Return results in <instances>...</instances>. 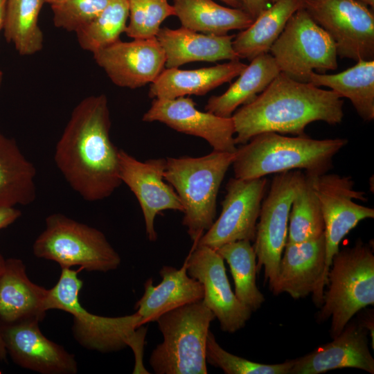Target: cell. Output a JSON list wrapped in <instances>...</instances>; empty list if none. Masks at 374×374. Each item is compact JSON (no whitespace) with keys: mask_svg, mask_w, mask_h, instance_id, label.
<instances>
[{"mask_svg":"<svg viewBox=\"0 0 374 374\" xmlns=\"http://www.w3.org/2000/svg\"><path fill=\"white\" fill-rule=\"evenodd\" d=\"M267 1H268V3H269V2L274 3L276 0H267Z\"/></svg>","mask_w":374,"mask_h":374,"instance_id":"bcb514c9","label":"cell"},{"mask_svg":"<svg viewBox=\"0 0 374 374\" xmlns=\"http://www.w3.org/2000/svg\"><path fill=\"white\" fill-rule=\"evenodd\" d=\"M246 66L239 60H235L192 70L166 68L150 84L148 94L153 99L203 96L238 76Z\"/></svg>","mask_w":374,"mask_h":374,"instance_id":"cb8c5ba5","label":"cell"},{"mask_svg":"<svg viewBox=\"0 0 374 374\" xmlns=\"http://www.w3.org/2000/svg\"><path fill=\"white\" fill-rule=\"evenodd\" d=\"M53 1H55V0H45V2L50 4V3H51Z\"/></svg>","mask_w":374,"mask_h":374,"instance_id":"f6af8a7d","label":"cell"},{"mask_svg":"<svg viewBox=\"0 0 374 374\" xmlns=\"http://www.w3.org/2000/svg\"><path fill=\"white\" fill-rule=\"evenodd\" d=\"M315 190L324 222L326 275L342 239L363 220L374 217V209L358 204L366 202L364 192L354 189L350 176L323 174L315 179Z\"/></svg>","mask_w":374,"mask_h":374,"instance_id":"4fadbf2b","label":"cell"},{"mask_svg":"<svg viewBox=\"0 0 374 374\" xmlns=\"http://www.w3.org/2000/svg\"><path fill=\"white\" fill-rule=\"evenodd\" d=\"M328 274V289L317 321L331 319L333 339L353 316L374 304V255L370 245L359 239L352 247L339 251L333 257Z\"/></svg>","mask_w":374,"mask_h":374,"instance_id":"52a82bcc","label":"cell"},{"mask_svg":"<svg viewBox=\"0 0 374 374\" xmlns=\"http://www.w3.org/2000/svg\"><path fill=\"white\" fill-rule=\"evenodd\" d=\"M7 355L8 353L2 337L0 325V360L6 361Z\"/></svg>","mask_w":374,"mask_h":374,"instance_id":"ab89813d","label":"cell"},{"mask_svg":"<svg viewBox=\"0 0 374 374\" xmlns=\"http://www.w3.org/2000/svg\"><path fill=\"white\" fill-rule=\"evenodd\" d=\"M234 157L213 150L199 157L166 158L164 179L179 197L182 224L194 244L215 221L219 189Z\"/></svg>","mask_w":374,"mask_h":374,"instance_id":"5b68a950","label":"cell"},{"mask_svg":"<svg viewBox=\"0 0 374 374\" xmlns=\"http://www.w3.org/2000/svg\"><path fill=\"white\" fill-rule=\"evenodd\" d=\"M184 262L188 275L202 285V302L217 319L221 330L233 333L244 328L252 311L233 292L224 259L217 251L194 245Z\"/></svg>","mask_w":374,"mask_h":374,"instance_id":"5bb4252c","label":"cell"},{"mask_svg":"<svg viewBox=\"0 0 374 374\" xmlns=\"http://www.w3.org/2000/svg\"><path fill=\"white\" fill-rule=\"evenodd\" d=\"M343 105L333 91L280 72L262 92L233 114L235 144H244L263 132L305 135V127L314 121L339 124Z\"/></svg>","mask_w":374,"mask_h":374,"instance_id":"7a4b0ae2","label":"cell"},{"mask_svg":"<svg viewBox=\"0 0 374 374\" xmlns=\"http://www.w3.org/2000/svg\"><path fill=\"white\" fill-rule=\"evenodd\" d=\"M111 119L104 94L82 99L57 142L54 161L70 187L88 202L109 197L122 184L119 149L110 139Z\"/></svg>","mask_w":374,"mask_h":374,"instance_id":"6da1fadb","label":"cell"},{"mask_svg":"<svg viewBox=\"0 0 374 374\" xmlns=\"http://www.w3.org/2000/svg\"><path fill=\"white\" fill-rule=\"evenodd\" d=\"M216 251L229 265L236 297L252 312L256 311L265 299L256 285L257 259L251 242H229Z\"/></svg>","mask_w":374,"mask_h":374,"instance_id":"4dcf8cb0","label":"cell"},{"mask_svg":"<svg viewBox=\"0 0 374 374\" xmlns=\"http://www.w3.org/2000/svg\"><path fill=\"white\" fill-rule=\"evenodd\" d=\"M243 9L255 19L269 7L267 0H242Z\"/></svg>","mask_w":374,"mask_h":374,"instance_id":"74e56055","label":"cell"},{"mask_svg":"<svg viewBox=\"0 0 374 374\" xmlns=\"http://www.w3.org/2000/svg\"><path fill=\"white\" fill-rule=\"evenodd\" d=\"M305 0H276L262 11L247 28L234 37L232 46L239 58L251 61L269 53L291 16L304 6Z\"/></svg>","mask_w":374,"mask_h":374,"instance_id":"4316f807","label":"cell"},{"mask_svg":"<svg viewBox=\"0 0 374 374\" xmlns=\"http://www.w3.org/2000/svg\"><path fill=\"white\" fill-rule=\"evenodd\" d=\"M368 334L361 319L350 321L331 342L293 359L290 374H319L344 368L373 374L374 358L369 350Z\"/></svg>","mask_w":374,"mask_h":374,"instance_id":"ffe728a7","label":"cell"},{"mask_svg":"<svg viewBox=\"0 0 374 374\" xmlns=\"http://www.w3.org/2000/svg\"><path fill=\"white\" fill-rule=\"evenodd\" d=\"M33 251L36 257L56 262L61 268L77 265L89 271L107 272L121 262L102 231L60 213L46 218Z\"/></svg>","mask_w":374,"mask_h":374,"instance_id":"ba28073f","label":"cell"},{"mask_svg":"<svg viewBox=\"0 0 374 374\" xmlns=\"http://www.w3.org/2000/svg\"><path fill=\"white\" fill-rule=\"evenodd\" d=\"M269 51L280 73L303 82H309L317 71L335 70L337 54L334 41L303 7L287 21Z\"/></svg>","mask_w":374,"mask_h":374,"instance_id":"9c48e42d","label":"cell"},{"mask_svg":"<svg viewBox=\"0 0 374 374\" xmlns=\"http://www.w3.org/2000/svg\"><path fill=\"white\" fill-rule=\"evenodd\" d=\"M172 6L182 27L205 34L244 30L254 20L244 9L224 7L213 0H173Z\"/></svg>","mask_w":374,"mask_h":374,"instance_id":"83f0119b","label":"cell"},{"mask_svg":"<svg viewBox=\"0 0 374 374\" xmlns=\"http://www.w3.org/2000/svg\"><path fill=\"white\" fill-rule=\"evenodd\" d=\"M215 319L202 300L172 310L156 322L163 341L149 362L157 374H206V346L211 323Z\"/></svg>","mask_w":374,"mask_h":374,"instance_id":"8992f818","label":"cell"},{"mask_svg":"<svg viewBox=\"0 0 374 374\" xmlns=\"http://www.w3.org/2000/svg\"><path fill=\"white\" fill-rule=\"evenodd\" d=\"M130 21L126 35L132 39L156 37L162 22L175 15V9L168 0H127Z\"/></svg>","mask_w":374,"mask_h":374,"instance_id":"e575fe53","label":"cell"},{"mask_svg":"<svg viewBox=\"0 0 374 374\" xmlns=\"http://www.w3.org/2000/svg\"><path fill=\"white\" fill-rule=\"evenodd\" d=\"M2 79H3V73H2V71L0 70V85H1V82H2Z\"/></svg>","mask_w":374,"mask_h":374,"instance_id":"ee69618b","label":"cell"},{"mask_svg":"<svg viewBox=\"0 0 374 374\" xmlns=\"http://www.w3.org/2000/svg\"><path fill=\"white\" fill-rule=\"evenodd\" d=\"M303 8L332 39L337 56L373 60L374 15L357 0H305Z\"/></svg>","mask_w":374,"mask_h":374,"instance_id":"8fae6325","label":"cell"},{"mask_svg":"<svg viewBox=\"0 0 374 374\" xmlns=\"http://www.w3.org/2000/svg\"><path fill=\"white\" fill-rule=\"evenodd\" d=\"M303 172L293 170L278 173L262 202L253 247L257 273L264 267L270 290L276 281L287 243L291 206Z\"/></svg>","mask_w":374,"mask_h":374,"instance_id":"30bf717a","label":"cell"},{"mask_svg":"<svg viewBox=\"0 0 374 374\" xmlns=\"http://www.w3.org/2000/svg\"><path fill=\"white\" fill-rule=\"evenodd\" d=\"M0 373H1V370H0Z\"/></svg>","mask_w":374,"mask_h":374,"instance_id":"7dc6e473","label":"cell"},{"mask_svg":"<svg viewBox=\"0 0 374 374\" xmlns=\"http://www.w3.org/2000/svg\"><path fill=\"white\" fill-rule=\"evenodd\" d=\"M6 264V259L0 253V274L3 271Z\"/></svg>","mask_w":374,"mask_h":374,"instance_id":"b9f144b4","label":"cell"},{"mask_svg":"<svg viewBox=\"0 0 374 374\" xmlns=\"http://www.w3.org/2000/svg\"><path fill=\"white\" fill-rule=\"evenodd\" d=\"M78 271L62 268L57 283L48 290L47 310L58 309L72 314L74 339L87 349L110 353L131 347L136 359L134 373L146 372L142 357L147 329L141 325V317L136 312L117 317L90 313L79 301L83 283L78 276Z\"/></svg>","mask_w":374,"mask_h":374,"instance_id":"3957f363","label":"cell"},{"mask_svg":"<svg viewBox=\"0 0 374 374\" xmlns=\"http://www.w3.org/2000/svg\"><path fill=\"white\" fill-rule=\"evenodd\" d=\"M238 78L220 96L207 101L205 110L222 117H231L237 108L253 100L278 75L280 70L273 56L267 53L250 61Z\"/></svg>","mask_w":374,"mask_h":374,"instance_id":"d4e9b609","label":"cell"},{"mask_svg":"<svg viewBox=\"0 0 374 374\" xmlns=\"http://www.w3.org/2000/svg\"><path fill=\"white\" fill-rule=\"evenodd\" d=\"M325 268L324 234L311 240L287 242L276 281L271 291L274 295L287 293L294 299L312 294L315 305L320 308L328 283Z\"/></svg>","mask_w":374,"mask_h":374,"instance_id":"ac0fdd59","label":"cell"},{"mask_svg":"<svg viewBox=\"0 0 374 374\" xmlns=\"http://www.w3.org/2000/svg\"><path fill=\"white\" fill-rule=\"evenodd\" d=\"M317 177L303 172L291 206L287 242L311 240L324 234V222L314 186Z\"/></svg>","mask_w":374,"mask_h":374,"instance_id":"1f68e13d","label":"cell"},{"mask_svg":"<svg viewBox=\"0 0 374 374\" xmlns=\"http://www.w3.org/2000/svg\"><path fill=\"white\" fill-rule=\"evenodd\" d=\"M366 6H371L372 8H374V0H357Z\"/></svg>","mask_w":374,"mask_h":374,"instance_id":"7bdbcfd3","label":"cell"},{"mask_svg":"<svg viewBox=\"0 0 374 374\" xmlns=\"http://www.w3.org/2000/svg\"><path fill=\"white\" fill-rule=\"evenodd\" d=\"M309 82L330 88L349 99L364 121L374 119V60H359L355 65L336 74L313 72Z\"/></svg>","mask_w":374,"mask_h":374,"instance_id":"f1b7e54d","label":"cell"},{"mask_svg":"<svg viewBox=\"0 0 374 374\" xmlns=\"http://www.w3.org/2000/svg\"><path fill=\"white\" fill-rule=\"evenodd\" d=\"M36 320L1 324L7 353L19 366L42 374H75L74 355L46 337Z\"/></svg>","mask_w":374,"mask_h":374,"instance_id":"d6986e66","label":"cell"},{"mask_svg":"<svg viewBox=\"0 0 374 374\" xmlns=\"http://www.w3.org/2000/svg\"><path fill=\"white\" fill-rule=\"evenodd\" d=\"M347 143L341 138L319 140L263 132L237 148L232 163L234 177L249 179L293 170L319 176L332 168L334 157Z\"/></svg>","mask_w":374,"mask_h":374,"instance_id":"277c9868","label":"cell"},{"mask_svg":"<svg viewBox=\"0 0 374 374\" xmlns=\"http://www.w3.org/2000/svg\"><path fill=\"white\" fill-rule=\"evenodd\" d=\"M234 37L202 33L182 26L160 28L156 35L165 53L166 68H178L197 61L240 60L232 46Z\"/></svg>","mask_w":374,"mask_h":374,"instance_id":"603a6c76","label":"cell"},{"mask_svg":"<svg viewBox=\"0 0 374 374\" xmlns=\"http://www.w3.org/2000/svg\"><path fill=\"white\" fill-rule=\"evenodd\" d=\"M7 0H0V32L3 28Z\"/></svg>","mask_w":374,"mask_h":374,"instance_id":"f35d334b","label":"cell"},{"mask_svg":"<svg viewBox=\"0 0 374 374\" xmlns=\"http://www.w3.org/2000/svg\"><path fill=\"white\" fill-rule=\"evenodd\" d=\"M48 290L28 278L21 260L6 259L0 274V323L42 321L48 311Z\"/></svg>","mask_w":374,"mask_h":374,"instance_id":"44dd1931","label":"cell"},{"mask_svg":"<svg viewBox=\"0 0 374 374\" xmlns=\"http://www.w3.org/2000/svg\"><path fill=\"white\" fill-rule=\"evenodd\" d=\"M188 96L173 99L154 98L143 114L145 122L158 121L186 134L206 140L213 150L234 153L235 127L232 117H222L196 108Z\"/></svg>","mask_w":374,"mask_h":374,"instance_id":"9a60e30c","label":"cell"},{"mask_svg":"<svg viewBox=\"0 0 374 374\" xmlns=\"http://www.w3.org/2000/svg\"><path fill=\"white\" fill-rule=\"evenodd\" d=\"M231 8L243 9L242 0H220Z\"/></svg>","mask_w":374,"mask_h":374,"instance_id":"60d3db41","label":"cell"},{"mask_svg":"<svg viewBox=\"0 0 374 374\" xmlns=\"http://www.w3.org/2000/svg\"><path fill=\"white\" fill-rule=\"evenodd\" d=\"M93 55L114 84L130 89L153 82L166 64L164 51L156 37L119 39Z\"/></svg>","mask_w":374,"mask_h":374,"instance_id":"e0dca14e","label":"cell"},{"mask_svg":"<svg viewBox=\"0 0 374 374\" xmlns=\"http://www.w3.org/2000/svg\"><path fill=\"white\" fill-rule=\"evenodd\" d=\"M44 3L45 0H7L4 36L21 55H33L43 47L38 17Z\"/></svg>","mask_w":374,"mask_h":374,"instance_id":"f546056e","label":"cell"},{"mask_svg":"<svg viewBox=\"0 0 374 374\" xmlns=\"http://www.w3.org/2000/svg\"><path fill=\"white\" fill-rule=\"evenodd\" d=\"M21 215V212L15 207L0 206V230L15 222Z\"/></svg>","mask_w":374,"mask_h":374,"instance_id":"8d00e7d4","label":"cell"},{"mask_svg":"<svg viewBox=\"0 0 374 374\" xmlns=\"http://www.w3.org/2000/svg\"><path fill=\"white\" fill-rule=\"evenodd\" d=\"M129 18L127 0H111L93 20L75 32L80 47L92 53L120 39Z\"/></svg>","mask_w":374,"mask_h":374,"instance_id":"d6a6232c","label":"cell"},{"mask_svg":"<svg viewBox=\"0 0 374 374\" xmlns=\"http://www.w3.org/2000/svg\"><path fill=\"white\" fill-rule=\"evenodd\" d=\"M159 275L162 280L157 285H153L151 278L145 281L144 293L135 304L143 326L156 321L166 312L204 297L202 285L188 275L185 262L180 269L163 266Z\"/></svg>","mask_w":374,"mask_h":374,"instance_id":"7402d4cb","label":"cell"},{"mask_svg":"<svg viewBox=\"0 0 374 374\" xmlns=\"http://www.w3.org/2000/svg\"><path fill=\"white\" fill-rule=\"evenodd\" d=\"M36 172L15 139L0 132V206L33 203L37 195Z\"/></svg>","mask_w":374,"mask_h":374,"instance_id":"484cf974","label":"cell"},{"mask_svg":"<svg viewBox=\"0 0 374 374\" xmlns=\"http://www.w3.org/2000/svg\"><path fill=\"white\" fill-rule=\"evenodd\" d=\"M119 176L136 196L141 206L149 240L155 241L156 216L163 211L183 213L181 203L174 188L164 179L166 159L141 161L119 149Z\"/></svg>","mask_w":374,"mask_h":374,"instance_id":"2e32d148","label":"cell"},{"mask_svg":"<svg viewBox=\"0 0 374 374\" xmlns=\"http://www.w3.org/2000/svg\"><path fill=\"white\" fill-rule=\"evenodd\" d=\"M206 363L222 369L226 374H290L293 359L283 363L265 364L231 354L217 342L209 330L206 346Z\"/></svg>","mask_w":374,"mask_h":374,"instance_id":"836d02e7","label":"cell"},{"mask_svg":"<svg viewBox=\"0 0 374 374\" xmlns=\"http://www.w3.org/2000/svg\"><path fill=\"white\" fill-rule=\"evenodd\" d=\"M267 186L265 177L249 179L231 178L226 185L219 217L194 245L216 250L232 242L253 241Z\"/></svg>","mask_w":374,"mask_h":374,"instance_id":"7c38bea8","label":"cell"},{"mask_svg":"<svg viewBox=\"0 0 374 374\" xmlns=\"http://www.w3.org/2000/svg\"><path fill=\"white\" fill-rule=\"evenodd\" d=\"M111 0H55L51 4L54 25L76 32L96 17Z\"/></svg>","mask_w":374,"mask_h":374,"instance_id":"d590c367","label":"cell"}]
</instances>
